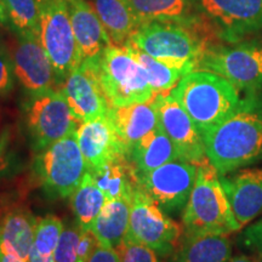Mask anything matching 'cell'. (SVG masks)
I'll use <instances>...</instances> for the list:
<instances>
[{
  "label": "cell",
  "mask_w": 262,
  "mask_h": 262,
  "mask_svg": "<svg viewBox=\"0 0 262 262\" xmlns=\"http://www.w3.org/2000/svg\"><path fill=\"white\" fill-rule=\"evenodd\" d=\"M205 155L219 175L237 171L262 156V113L247 100L227 119L202 135Z\"/></svg>",
  "instance_id": "1"
},
{
  "label": "cell",
  "mask_w": 262,
  "mask_h": 262,
  "mask_svg": "<svg viewBox=\"0 0 262 262\" xmlns=\"http://www.w3.org/2000/svg\"><path fill=\"white\" fill-rule=\"evenodd\" d=\"M214 32L171 21H150L140 25L129 40L152 57L188 74L198 68L203 52Z\"/></svg>",
  "instance_id": "2"
},
{
  "label": "cell",
  "mask_w": 262,
  "mask_h": 262,
  "mask_svg": "<svg viewBox=\"0 0 262 262\" xmlns=\"http://www.w3.org/2000/svg\"><path fill=\"white\" fill-rule=\"evenodd\" d=\"M171 95L191 117L201 135L227 119L245 101L224 77L201 70L183 75Z\"/></svg>",
  "instance_id": "3"
},
{
  "label": "cell",
  "mask_w": 262,
  "mask_h": 262,
  "mask_svg": "<svg viewBox=\"0 0 262 262\" xmlns=\"http://www.w3.org/2000/svg\"><path fill=\"white\" fill-rule=\"evenodd\" d=\"M185 234H232L239 229L220 181L208 159L198 165L194 186L182 216Z\"/></svg>",
  "instance_id": "4"
},
{
  "label": "cell",
  "mask_w": 262,
  "mask_h": 262,
  "mask_svg": "<svg viewBox=\"0 0 262 262\" xmlns=\"http://www.w3.org/2000/svg\"><path fill=\"white\" fill-rule=\"evenodd\" d=\"M95 62L111 107L148 102L156 96L145 71L125 45L110 44Z\"/></svg>",
  "instance_id": "5"
},
{
  "label": "cell",
  "mask_w": 262,
  "mask_h": 262,
  "mask_svg": "<svg viewBox=\"0 0 262 262\" xmlns=\"http://www.w3.org/2000/svg\"><path fill=\"white\" fill-rule=\"evenodd\" d=\"M33 169L47 195L52 199L71 198L88 172L77 133L37 153Z\"/></svg>",
  "instance_id": "6"
},
{
  "label": "cell",
  "mask_w": 262,
  "mask_h": 262,
  "mask_svg": "<svg viewBox=\"0 0 262 262\" xmlns=\"http://www.w3.org/2000/svg\"><path fill=\"white\" fill-rule=\"evenodd\" d=\"M216 73L238 90L262 88V39L239 40L228 45H208L198 68Z\"/></svg>",
  "instance_id": "7"
},
{
  "label": "cell",
  "mask_w": 262,
  "mask_h": 262,
  "mask_svg": "<svg viewBox=\"0 0 262 262\" xmlns=\"http://www.w3.org/2000/svg\"><path fill=\"white\" fill-rule=\"evenodd\" d=\"M79 124L62 90L50 89L29 97L26 106V126L35 153L77 133Z\"/></svg>",
  "instance_id": "8"
},
{
  "label": "cell",
  "mask_w": 262,
  "mask_h": 262,
  "mask_svg": "<svg viewBox=\"0 0 262 262\" xmlns=\"http://www.w3.org/2000/svg\"><path fill=\"white\" fill-rule=\"evenodd\" d=\"M38 35L62 86L81 63L66 0H47L41 5Z\"/></svg>",
  "instance_id": "9"
},
{
  "label": "cell",
  "mask_w": 262,
  "mask_h": 262,
  "mask_svg": "<svg viewBox=\"0 0 262 262\" xmlns=\"http://www.w3.org/2000/svg\"><path fill=\"white\" fill-rule=\"evenodd\" d=\"M219 39L235 42L262 32V0H192Z\"/></svg>",
  "instance_id": "10"
},
{
  "label": "cell",
  "mask_w": 262,
  "mask_h": 262,
  "mask_svg": "<svg viewBox=\"0 0 262 262\" xmlns=\"http://www.w3.org/2000/svg\"><path fill=\"white\" fill-rule=\"evenodd\" d=\"M181 234L180 225L164 214L137 186L131 199L127 235L153 249L160 256H169L181 243Z\"/></svg>",
  "instance_id": "11"
},
{
  "label": "cell",
  "mask_w": 262,
  "mask_h": 262,
  "mask_svg": "<svg viewBox=\"0 0 262 262\" xmlns=\"http://www.w3.org/2000/svg\"><path fill=\"white\" fill-rule=\"evenodd\" d=\"M198 165L181 158L150 171L136 173L139 187L165 212L185 209L194 186Z\"/></svg>",
  "instance_id": "12"
},
{
  "label": "cell",
  "mask_w": 262,
  "mask_h": 262,
  "mask_svg": "<svg viewBox=\"0 0 262 262\" xmlns=\"http://www.w3.org/2000/svg\"><path fill=\"white\" fill-rule=\"evenodd\" d=\"M153 103L158 114V125L171 140L180 158L196 165L208 159L201 133L171 93L157 94Z\"/></svg>",
  "instance_id": "13"
},
{
  "label": "cell",
  "mask_w": 262,
  "mask_h": 262,
  "mask_svg": "<svg viewBox=\"0 0 262 262\" xmlns=\"http://www.w3.org/2000/svg\"><path fill=\"white\" fill-rule=\"evenodd\" d=\"M10 55L16 79L29 95L56 89V74L38 33L18 34Z\"/></svg>",
  "instance_id": "14"
},
{
  "label": "cell",
  "mask_w": 262,
  "mask_h": 262,
  "mask_svg": "<svg viewBox=\"0 0 262 262\" xmlns=\"http://www.w3.org/2000/svg\"><path fill=\"white\" fill-rule=\"evenodd\" d=\"M95 61L81 62L61 86L72 113L79 123L107 116L111 108Z\"/></svg>",
  "instance_id": "15"
},
{
  "label": "cell",
  "mask_w": 262,
  "mask_h": 262,
  "mask_svg": "<svg viewBox=\"0 0 262 262\" xmlns=\"http://www.w3.org/2000/svg\"><path fill=\"white\" fill-rule=\"evenodd\" d=\"M77 139L89 171H96L114 160L129 159V152L108 116L80 123Z\"/></svg>",
  "instance_id": "16"
},
{
  "label": "cell",
  "mask_w": 262,
  "mask_h": 262,
  "mask_svg": "<svg viewBox=\"0 0 262 262\" xmlns=\"http://www.w3.org/2000/svg\"><path fill=\"white\" fill-rule=\"evenodd\" d=\"M220 181L239 231L262 215V169L237 170Z\"/></svg>",
  "instance_id": "17"
},
{
  "label": "cell",
  "mask_w": 262,
  "mask_h": 262,
  "mask_svg": "<svg viewBox=\"0 0 262 262\" xmlns=\"http://www.w3.org/2000/svg\"><path fill=\"white\" fill-rule=\"evenodd\" d=\"M80 60L94 61L112 44L95 9L86 0H66Z\"/></svg>",
  "instance_id": "18"
},
{
  "label": "cell",
  "mask_w": 262,
  "mask_h": 262,
  "mask_svg": "<svg viewBox=\"0 0 262 262\" xmlns=\"http://www.w3.org/2000/svg\"><path fill=\"white\" fill-rule=\"evenodd\" d=\"M107 116L117 135L126 147L129 156L131 148L137 141L158 127V114L153 98L148 102L111 107Z\"/></svg>",
  "instance_id": "19"
},
{
  "label": "cell",
  "mask_w": 262,
  "mask_h": 262,
  "mask_svg": "<svg viewBox=\"0 0 262 262\" xmlns=\"http://www.w3.org/2000/svg\"><path fill=\"white\" fill-rule=\"evenodd\" d=\"M38 219L25 208L12 206L0 220V253L29 261Z\"/></svg>",
  "instance_id": "20"
},
{
  "label": "cell",
  "mask_w": 262,
  "mask_h": 262,
  "mask_svg": "<svg viewBox=\"0 0 262 262\" xmlns=\"http://www.w3.org/2000/svg\"><path fill=\"white\" fill-rule=\"evenodd\" d=\"M139 24L171 21L192 27H209L196 12L192 0H129Z\"/></svg>",
  "instance_id": "21"
},
{
  "label": "cell",
  "mask_w": 262,
  "mask_h": 262,
  "mask_svg": "<svg viewBox=\"0 0 262 262\" xmlns=\"http://www.w3.org/2000/svg\"><path fill=\"white\" fill-rule=\"evenodd\" d=\"M231 256L232 242L227 234H185L172 262H227Z\"/></svg>",
  "instance_id": "22"
},
{
  "label": "cell",
  "mask_w": 262,
  "mask_h": 262,
  "mask_svg": "<svg viewBox=\"0 0 262 262\" xmlns=\"http://www.w3.org/2000/svg\"><path fill=\"white\" fill-rule=\"evenodd\" d=\"M179 158L178 149L159 125L137 141L129 156L136 173L150 171Z\"/></svg>",
  "instance_id": "23"
},
{
  "label": "cell",
  "mask_w": 262,
  "mask_h": 262,
  "mask_svg": "<svg viewBox=\"0 0 262 262\" xmlns=\"http://www.w3.org/2000/svg\"><path fill=\"white\" fill-rule=\"evenodd\" d=\"M130 205L131 201L124 198L106 201L91 226L98 243L116 250L123 243L129 231Z\"/></svg>",
  "instance_id": "24"
},
{
  "label": "cell",
  "mask_w": 262,
  "mask_h": 262,
  "mask_svg": "<svg viewBox=\"0 0 262 262\" xmlns=\"http://www.w3.org/2000/svg\"><path fill=\"white\" fill-rule=\"evenodd\" d=\"M94 9L112 44L125 45L140 26L129 0H94Z\"/></svg>",
  "instance_id": "25"
},
{
  "label": "cell",
  "mask_w": 262,
  "mask_h": 262,
  "mask_svg": "<svg viewBox=\"0 0 262 262\" xmlns=\"http://www.w3.org/2000/svg\"><path fill=\"white\" fill-rule=\"evenodd\" d=\"M90 172L106 196V201L123 198L131 201L134 191L139 186L135 169L127 158L114 160Z\"/></svg>",
  "instance_id": "26"
},
{
  "label": "cell",
  "mask_w": 262,
  "mask_h": 262,
  "mask_svg": "<svg viewBox=\"0 0 262 262\" xmlns=\"http://www.w3.org/2000/svg\"><path fill=\"white\" fill-rule=\"evenodd\" d=\"M104 203L106 196L97 186L91 172L88 171L80 185L71 195L72 210L81 229H91Z\"/></svg>",
  "instance_id": "27"
},
{
  "label": "cell",
  "mask_w": 262,
  "mask_h": 262,
  "mask_svg": "<svg viewBox=\"0 0 262 262\" xmlns=\"http://www.w3.org/2000/svg\"><path fill=\"white\" fill-rule=\"evenodd\" d=\"M125 47L131 54V56L135 58L141 64V67L143 68L155 95L169 93V90L173 89L185 75L179 70L169 67L168 64L163 63L150 55L146 54L145 51L140 50L130 40L125 42Z\"/></svg>",
  "instance_id": "28"
},
{
  "label": "cell",
  "mask_w": 262,
  "mask_h": 262,
  "mask_svg": "<svg viewBox=\"0 0 262 262\" xmlns=\"http://www.w3.org/2000/svg\"><path fill=\"white\" fill-rule=\"evenodd\" d=\"M8 12L9 28L16 35L38 33L40 9L47 0H4Z\"/></svg>",
  "instance_id": "29"
},
{
  "label": "cell",
  "mask_w": 262,
  "mask_h": 262,
  "mask_svg": "<svg viewBox=\"0 0 262 262\" xmlns=\"http://www.w3.org/2000/svg\"><path fill=\"white\" fill-rule=\"evenodd\" d=\"M63 228V222L57 216L48 215L42 219H38L33 249L41 256H54L55 249Z\"/></svg>",
  "instance_id": "30"
},
{
  "label": "cell",
  "mask_w": 262,
  "mask_h": 262,
  "mask_svg": "<svg viewBox=\"0 0 262 262\" xmlns=\"http://www.w3.org/2000/svg\"><path fill=\"white\" fill-rule=\"evenodd\" d=\"M81 228L78 222L64 226L54 253L55 262H77Z\"/></svg>",
  "instance_id": "31"
},
{
  "label": "cell",
  "mask_w": 262,
  "mask_h": 262,
  "mask_svg": "<svg viewBox=\"0 0 262 262\" xmlns=\"http://www.w3.org/2000/svg\"><path fill=\"white\" fill-rule=\"evenodd\" d=\"M122 262H160L158 254L147 245L140 243L126 234L117 249Z\"/></svg>",
  "instance_id": "32"
},
{
  "label": "cell",
  "mask_w": 262,
  "mask_h": 262,
  "mask_svg": "<svg viewBox=\"0 0 262 262\" xmlns=\"http://www.w3.org/2000/svg\"><path fill=\"white\" fill-rule=\"evenodd\" d=\"M15 78L10 51L0 45V103L14 90Z\"/></svg>",
  "instance_id": "33"
},
{
  "label": "cell",
  "mask_w": 262,
  "mask_h": 262,
  "mask_svg": "<svg viewBox=\"0 0 262 262\" xmlns=\"http://www.w3.org/2000/svg\"><path fill=\"white\" fill-rule=\"evenodd\" d=\"M16 169V158L10 148L9 131L4 130L0 134V180L8 178Z\"/></svg>",
  "instance_id": "34"
},
{
  "label": "cell",
  "mask_w": 262,
  "mask_h": 262,
  "mask_svg": "<svg viewBox=\"0 0 262 262\" xmlns=\"http://www.w3.org/2000/svg\"><path fill=\"white\" fill-rule=\"evenodd\" d=\"M98 244L91 229H81L79 243L77 250V262H88Z\"/></svg>",
  "instance_id": "35"
},
{
  "label": "cell",
  "mask_w": 262,
  "mask_h": 262,
  "mask_svg": "<svg viewBox=\"0 0 262 262\" xmlns=\"http://www.w3.org/2000/svg\"><path fill=\"white\" fill-rule=\"evenodd\" d=\"M242 242L245 247L253 249L255 245L262 242V217L253 222L249 227L244 229Z\"/></svg>",
  "instance_id": "36"
},
{
  "label": "cell",
  "mask_w": 262,
  "mask_h": 262,
  "mask_svg": "<svg viewBox=\"0 0 262 262\" xmlns=\"http://www.w3.org/2000/svg\"><path fill=\"white\" fill-rule=\"evenodd\" d=\"M88 262H122L120 261L119 254L116 249L104 247V245L97 244L96 249L94 250V253L91 254V256Z\"/></svg>",
  "instance_id": "37"
},
{
  "label": "cell",
  "mask_w": 262,
  "mask_h": 262,
  "mask_svg": "<svg viewBox=\"0 0 262 262\" xmlns=\"http://www.w3.org/2000/svg\"><path fill=\"white\" fill-rule=\"evenodd\" d=\"M10 208H12L11 196L0 193V220H2L3 216H4L5 212L8 211Z\"/></svg>",
  "instance_id": "38"
},
{
  "label": "cell",
  "mask_w": 262,
  "mask_h": 262,
  "mask_svg": "<svg viewBox=\"0 0 262 262\" xmlns=\"http://www.w3.org/2000/svg\"><path fill=\"white\" fill-rule=\"evenodd\" d=\"M29 262H55L54 256H41L34 249H32L31 255H29Z\"/></svg>",
  "instance_id": "39"
},
{
  "label": "cell",
  "mask_w": 262,
  "mask_h": 262,
  "mask_svg": "<svg viewBox=\"0 0 262 262\" xmlns=\"http://www.w3.org/2000/svg\"><path fill=\"white\" fill-rule=\"evenodd\" d=\"M227 262H261L260 256H248V255H237V256H231Z\"/></svg>",
  "instance_id": "40"
},
{
  "label": "cell",
  "mask_w": 262,
  "mask_h": 262,
  "mask_svg": "<svg viewBox=\"0 0 262 262\" xmlns=\"http://www.w3.org/2000/svg\"><path fill=\"white\" fill-rule=\"evenodd\" d=\"M0 25L3 27H9L8 12H6V6L4 0H0Z\"/></svg>",
  "instance_id": "41"
},
{
  "label": "cell",
  "mask_w": 262,
  "mask_h": 262,
  "mask_svg": "<svg viewBox=\"0 0 262 262\" xmlns=\"http://www.w3.org/2000/svg\"><path fill=\"white\" fill-rule=\"evenodd\" d=\"M0 262H29V261L22 260V258L16 257L14 255L0 253Z\"/></svg>",
  "instance_id": "42"
},
{
  "label": "cell",
  "mask_w": 262,
  "mask_h": 262,
  "mask_svg": "<svg viewBox=\"0 0 262 262\" xmlns=\"http://www.w3.org/2000/svg\"><path fill=\"white\" fill-rule=\"evenodd\" d=\"M253 249H254L255 251H257L258 254H262V242H261V243H258V244L255 245Z\"/></svg>",
  "instance_id": "43"
},
{
  "label": "cell",
  "mask_w": 262,
  "mask_h": 262,
  "mask_svg": "<svg viewBox=\"0 0 262 262\" xmlns=\"http://www.w3.org/2000/svg\"><path fill=\"white\" fill-rule=\"evenodd\" d=\"M260 260H261V262H262V254H260Z\"/></svg>",
  "instance_id": "44"
},
{
  "label": "cell",
  "mask_w": 262,
  "mask_h": 262,
  "mask_svg": "<svg viewBox=\"0 0 262 262\" xmlns=\"http://www.w3.org/2000/svg\"><path fill=\"white\" fill-rule=\"evenodd\" d=\"M0 26H2V25H0Z\"/></svg>",
  "instance_id": "45"
}]
</instances>
